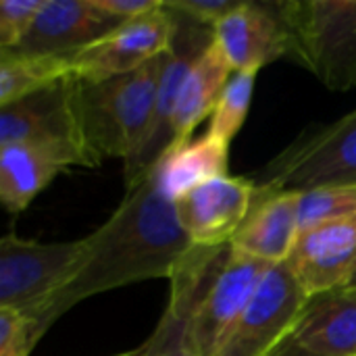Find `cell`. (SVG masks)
I'll list each match as a JSON object with an SVG mask.
<instances>
[{
	"mask_svg": "<svg viewBox=\"0 0 356 356\" xmlns=\"http://www.w3.org/2000/svg\"><path fill=\"white\" fill-rule=\"evenodd\" d=\"M86 242L88 252L79 273L48 300L35 319L40 336L90 296L146 280L171 282L194 248L154 171L127 188L117 211Z\"/></svg>",
	"mask_w": 356,
	"mask_h": 356,
	"instance_id": "6da1fadb",
	"label": "cell"
},
{
	"mask_svg": "<svg viewBox=\"0 0 356 356\" xmlns=\"http://www.w3.org/2000/svg\"><path fill=\"white\" fill-rule=\"evenodd\" d=\"M165 54L140 69L98 81H75V108L88 148L104 159H134L148 136Z\"/></svg>",
	"mask_w": 356,
	"mask_h": 356,
	"instance_id": "7a4b0ae2",
	"label": "cell"
},
{
	"mask_svg": "<svg viewBox=\"0 0 356 356\" xmlns=\"http://www.w3.org/2000/svg\"><path fill=\"white\" fill-rule=\"evenodd\" d=\"M290 56L327 90L356 86V0H277Z\"/></svg>",
	"mask_w": 356,
	"mask_h": 356,
	"instance_id": "3957f363",
	"label": "cell"
},
{
	"mask_svg": "<svg viewBox=\"0 0 356 356\" xmlns=\"http://www.w3.org/2000/svg\"><path fill=\"white\" fill-rule=\"evenodd\" d=\"M259 194L356 186V108L300 134L252 177Z\"/></svg>",
	"mask_w": 356,
	"mask_h": 356,
	"instance_id": "277c9868",
	"label": "cell"
},
{
	"mask_svg": "<svg viewBox=\"0 0 356 356\" xmlns=\"http://www.w3.org/2000/svg\"><path fill=\"white\" fill-rule=\"evenodd\" d=\"M0 144L33 146L63 169L100 165L86 144L71 79L0 106Z\"/></svg>",
	"mask_w": 356,
	"mask_h": 356,
	"instance_id": "5b68a950",
	"label": "cell"
},
{
	"mask_svg": "<svg viewBox=\"0 0 356 356\" xmlns=\"http://www.w3.org/2000/svg\"><path fill=\"white\" fill-rule=\"evenodd\" d=\"M86 252V238L42 244L6 234L0 242V307L35 321L48 300L79 273Z\"/></svg>",
	"mask_w": 356,
	"mask_h": 356,
	"instance_id": "8992f818",
	"label": "cell"
},
{
	"mask_svg": "<svg viewBox=\"0 0 356 356\" xmlns=\"http://www.w3.org/2000/svg\"><path fill=\"white\" fill-rule=\"evenodd\" d=\"M271 265L227 246L190 317L188 344L196 356H215L252 300Z\"/></svg>",
	"mask_w": 356,
	"mask_h": 356,
	"instance_id": "52a82bcc",
	"label": "cell"
},
{
	"mask_svg": "<svg viewBox=\"0 0 356 356\" xmlns=\"http://www.w3.org/2000/svg\"><path fill=\"white\" fill-rule=\"evenodd\" d=\"M309 300L286 263L271 265L215 356H271L292 336Z\"/></svg>",
	"mask_w": 356,
	"mask_h": 356,
	"instance_id": "ba28073f",
	"label": "cell"
},
{
	"mask_svg": "<svg viewBox=\"0 0 356 356\" xmlns=\"http://www.w3.org/2000/svg\"><path fill=\"white\" fill-rule=\"evenodd\" d=\"M173 17H175V33L169 50L165 52L150 129L142 150L134 159L125 161L123 173H125L127 188L142 181L156 167L163 154L173 146V115H175L181 83L190 73V69L194 67V63L215 42L213 27L194 23L177 13H173Z\"/></svg>",
	"mask_w": 356,
	"mask_h": 356,
	"instance_id": "9c48e42d",
	"label": "cell"
},
{
	"mask_svg": "<svg viewBox=\"0 0 356 356\" xmlns=\"http://www.w3.org/2000/svg\"><path fill=\"white\" fill-rule=\"evenodd\" d=\"M173 33L175 17L163 0L159 10L125 21L94 44L69 54L71 81L98 83L131 73L165 54L173 42Z\"/></svg>",
	"mask_w": 356,
	"mask_h": 356,
	"instance_id": "30bf717a",
	"label": "cell"
},
{
	"mask_svg": "<svg viewBox=\"0 0 356 356\" xmlns=\"http://www.w3.org/2000/svg\"><path fill=\"white\" fill-rule=\"evenodd\" d=\"M254 198L252 179L223 175L188 190L173 207L184 234L194 246L219 248L227 246L248 219Z\"/></svg>",
	"mask_w": 356,
	"mask_h": 356,
	"instance_id": "8fae6325",
	"label": "cell"
},
{
	"mask_svg": "<svg viewBox=\"0 0 356 356\" xmlns=\"http://www.w3.org/2000/svg\"><path fill=\"white\" fill-rule=\"evenodd\" d=\"M286 265L309 298L353 286L356 215L300 232Z\"/></svg>",
	"mask_w": 356,
	"mask_h": 356,
	"instance_id": "7c38bea8",
	"label": "cell"
},
{
	"mask_svg": "<svg viewBox=\"0 0 356 356\" xmlns=\"http://www.w3.org/2000/svg\"><path fill=\"white\" fill-rule=\"evenodd\" d=\"M215 44L234 71H261L282 56H290L288 29L273 2L242 0L213 27Z\"/></svg>",
	"mask_w": 356,
	"mask_h": 356,
	"instance_id": "4fadbf2b",
	"label": "cell"
},
{
	"mask_svg": "<svg viewBox=\"0 0 356 356\" xmlns=\"http://www.w3.org/2000/svg\"><path fill=\"white\" fill-rule=\"evenodd\" d=\"M121 25L94 0H42L35 21L13 52L33 56H69Z\"/></svg>",
	"mask_w": 356,
	"mask_h": 356,
	"instance_id": "5bb4252c",
	"label": "cell"
},
{
	"mask_svg": "<svg viewBox=\"0 0 356 356\" xmlns=\"http://www.w3.org/2000/svg\"><path fill=\"white\" fill-rule=\"evenodd\" d=\"M298 236V192H257L252 211L229 246L267 265H282L292 254Z\"/></svg>",
	"mask_w": 356,
	"mask_h": 356,
	"instance_id": "9a60e30c",
	"label": "cell"
},
{
	"mask_svg": "<svg viewBox=\"0 0 356 356\" xmlns=\"http://www.w3.org/2000/svg\"><path fill=\"white\" fill-rule=\"evenodd\" d=\"M290 340L317 356H356V286L311 298Z\"/></svg>",
	"mask_w": 356,
	"mask_h": 356,
	"instance_id": "2e32d148",
	"label": "cell"
},
{
	"mask_svg": "<svg viewBox=\"0 0 356 356\" xmlns=\"http://www.w3.org/2000/svg\"><path fill=\"white\" fill-rule=\"evenodd\" d=\"M232 75L234 67L213 42L181 83L173 115V146L192 140L194 129L213 115Z\"/></svg>",
	"mask_w": 356,
	"mask_h": 356,
	"instance_id": "e0dca14e",
	"label": "cell"
},
{
	"mask_svg": "<svg viewBox=\"0 0 356 356\" xmlns=\"http://www.w3.org/2000/svg\"><path fill=\"white\" fill-rule=\"evenodd\" d=\"M229 146L221 140L204 134L198 140H188L184 144L171 146L163 159L152 169L165 196L177 200L188 190L211 181L227 173Z\"/></svg>",
	"mask_w": 356,
	"mask_h": 356,
	"instance_id": "ac0fdd59",
	"label": "cell"
},
{
	"mask_svg": "<svg viewBox=\"0 0 356 356\" xmlns=\"http://www.w3.org/2000/svg\"><path fill=\"white\" fill-rule=\"evenodd\" d=\"M65 171L50 156L27 144H0V200L13 215L25 211L29 202Z\"/></svg>",
	"mask_w": 356,
	"mask_h": 356,
	"instance_id": "d6986e66",
	"label": "cell"
},
{
	"mask_svg": "<svg viewBox=\"0 0 356 356\" xmlns=\"http://www.w3.org/2000/svg\"><path fill=\"white\" fill-rule=\"evenodd\" d=\"M69 79L67 56H33L0 50V106Z\"/></svg>",
	"mask_w": 356,
	"mask_h": 356,
	"instance_id": "ffe728a7",
	"label": "cell"
},
{
	"mask_svg": "<svg viewBox=\"0 0 356 356\" xmlns=\"http://www.w3.org/2000/svg\"><path fill=\"white\" fill-rule=\"evenodd\" d=\"M257 73L259 71H234L232 79L227 81V86L211 115V127L207 134H211L213 138L221 140L227 146L240 134V129L248 117Z\"/></svg>",
	"mask_w": 356,
	"mask_h": 356,
	"instance_id": "44dd1931",
	"label": "cell"
},
{
	"mask_svg": "<svg viewBox=\"0 0 356 356\" xmlns=\"http://www.w3.org/2000/svg\"><path fill=\"white\" fill-rule=\"evenodd\" d=\"M356 215V186H321L298 192L300 232Z\"/></svg>",
	"mask_w": 356,
	"mask_h": 356,
	"instance_id": "7402d4cb",
	"label": "cell"
},
{
	"mask_svg": "<svg viewBox=\"0 0 356 356\" xmlns=\"http://www.w3.org/2000/svg\"><path fill=\"white\" fill-rule=\"evenodd\" d=\"M40 338L33 319L0 307V356H29Z\"/></svg>",
	"mask_w": 356,
	"mask_h": 356,
	"instance_id": "603a6c76",
	"label": "cell"
},
{
	"mask_svg": "<svg viewBox=\"0 0 356 356\" xmlns=\"http://www.w3.org/2000/svg\"><path fill=\"white\" fill-rule=\"evenodd\" d=\"M42 0L0 2V50H17L29 33Z\"/></svg>",
	"mask_w": 356,
	"mask_h": 356,
	"instance_id": "cb8c5ba5",
	"label": "cell"
},
{
	"mask_svg": "<svg viewBox=\"0 0 356 356\" xmlns=\"http://www.w3.org/2000/svg\"><path fill=\"white\" fill-rule=\"evenodd\" d=\"M242 0H165V6L194 23L215 27L223 17L240 6Z\"/></svg>",
	"mask_w": 356,
	"mask_h": 356,
	"instance_id": "d4e9b609",
	"label": "cell"
},
{
	"mask_svg": "<svg viewBox=\"0 0 356 356\" xmlns=\"http://www.w3.org/2000/svg\"><path fill=\"white\" fill-rule=\"evenodd\" d=\"M100 10L119 19L121 23L154 13L163 6V0H94Z\"/></svg>",
	"mask_w": 356,
	"mask_h": 356,
	"instance_id": "484cf974",
	"label": "cell"
},
{
	"mask_svg": "<svg viewBox=\"0 0 356 356\" xmlns=\"http://www.w3.org/2000/svg\"><path fill=\"white\" fill-rule=\"evenodd\" d=\"M271 356H317L313 355V353H309V350H305V348H300V346H296L290 338L273 353Z\"/></svg>",
	"mask_w": 356,
	"mask_h": 356,
	"instance_id": "4316f807",
	"label": "cell"
},
{
	"mask_svg": "<svg viewBox=\"0 0 356 356\" xmlns=\"http://www.w3.org/2000/svg\"><path fill=\"white\" fill-rule=\"evenodd\" d=\"M142 350H144V344H140L138 348H134V350H127V353H123V355H117V356H140L142 355Z\"/></svg>",
	"mask_w": 356,
	"mask_h": 356,
	"instance_id": "83f0119b",
	"label": "cell"
},
{
	"mask_svg": "<svg viewBox=\"0 0 356 356\" xmlns=\"http://www.w3.org/2000/svg\"><path fill=\"white\" fill-rule=\"evenodd\" d=\"M353 286H356V277H355V282H353Z\"/></svg>",
	"mask_w": 356,
	"mask_h": 356,
	"instance_id": "f1b7e54d",
	"label": "cell"
}]
</instances>
